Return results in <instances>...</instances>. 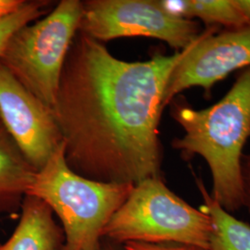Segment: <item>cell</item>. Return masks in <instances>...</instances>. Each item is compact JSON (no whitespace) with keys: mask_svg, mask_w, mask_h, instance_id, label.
Returning <instances> with one entry per match:
<instances>
[{"mask_svg":"<svg viewBox=\"0 0 250 250\" xmlns=\"http://www.w3.org/2000/svg\"><path fill=\"white\" fill-rule=\"evenodd\" d=\"M185 53L125 62L78 32L52 107L68 166L83 177L135 186L161 176L159 125L170 73Z\"/></svg>","mask_w":250,"mask_h":250,"instance_id":"6da1fadb","label":"cell"},{"mask_svg":"<svg viewBox=\"0 0 250 250\" xmlns=\"http://www.w3.org/2000/svg\"><path fill=\"white\" fill-rule=\"evenodd\" d=\"M170 105V116L185 132L171 146L186 160L201 157L211 174V197L231 213L241 208L242 160L250 137V67L210 107L196 109L179 96Z\"/></svg>","mask_w":250,"mask_h":250,"instance_id":"7a4b0ae2","label":"cell"},{"mask_svg":"<svg viewBox=\"0 0 250 250\" xmlns=\"http://www.w3.org/2000/svg\"><path fill=\"white\" fill-rule=\"evenodd\" d=\"M134 186L83 177L68 166L64 143L33 179L26 195L48 206L62 224V250H99L102 233Z\"/></svg>","mask_w":250,"mask_h":250,"instance_id":"3957f363","label":"cell"},{"mask_svg":"<svg viewBox=\"0 0 250 250\" xmlns=\"http://www.w3.org/2000/svg\"><path fill=\"white\" fill-rule=\"evenodd\" d=\"M210 233L209 216L178 197L158 177L134 186L105 227L102 238L120 245L174 243L208 250Z\"/></svg>","mask_w":250,"mask_h":250,"instance_id":"277c9868","label":"cell"},{"mask_svg":"<svg viewBox=\"0 0 250 250\" xmlns=\"http://www.w3.org/2000/svg\"><path fill=\"white\" fill-rule=\"evenodd\" d=\"M82 15V1H61L46 17L18 30L0 57L13 76L51 109Z\"/></svg>","mask_w":250,"mask_h":250,"instance_id":"5b68a950","label":"cell"},{"mask_svg":"<svg viewBox=\"0 0 250 250\" xmlns=\"http://www.w3.org/2000/svg\"><path fill=\"white\" fill-rule=\"evenodd\" d=\"M78 32L99 42L120 37L159 39L182 51L202 35L198 22L166 12L158 0H89L83 2Z\"/></svg>","mask_w":250,"mask_h":250,"instance_id":"8992f818","label":"cell"},{"mask_svg":"<svg viewBox=\"0 0 250 250\" xmlns=\"http://www.w3.org/2000/svg\"><path fill=\"white\" fill-rule=\"evenodd\" d=\"M207 27L197 41L185 49L167 83L163 107L185 90L203 88L207 95L234 71L250 67V26L218 32Z\"/></svg>","mask_w":250,"mask_h":250,"instance_id":"52a82bcc","label":"cell"},{"mask_svg":"<svg viewBox=\"0 0 250 250\" xmlns=\"http://www.w3.org/2000/svg\"><path fill=\"white\" fill-rule=\"evenodd\" d=\"M0 121L36 171L62 143L52 109L28 91L1 62Z\"/></svg>","mask_w":250,"mask_h":250,"instance_id":"ba28073f","label":"cell"},{"mask_svg":"<svg viewBox=\"0 0 250 250\" xmlns=\"http://www.w3.org/2000/svg\"><path fill=\"white\" fill-rule=\"evenodd\" d=\"M20 211L19 224L9 239L0 243V250H62V228L44 201L26 195Z\"/></svg>","mask_w":250,"mask_h":250,"instance_id":"9c48e42d","label":"cell"},{"mask_svg":"<svg viewBox=\"0 0 250 250\" xmlns=\"http://www.w3.org/2000/svg\"><path fill=\"white\" fill-rule=\"evenodd\" d=\"M36 173L0 121V214L21 210Z\"/></svg>","mask_w":250,"mask_h":250,"instance_id":"30bf717a","label":"cell"},{"mask_svg":"<svg viewBox=\"0 0 250 250\" xmlns=\"http://www.w3.org/2000/svg\"><path fill=\"white\" fill-rule=\"evenodd\" d=\"M170 15L195 21L198 19L208 27L223 26L225 30L250 27L234 0H158Z\"/></svg>","mask_w":250,"mask_h":250,"instance_id":"8fae6325","label":"cell"},{"mask_svg":"<svg viewBox=\"0 0 250 250\" xmlns=\"http://www.w3.org/2000/svg\"><path fill=\"white\" fill-rule=\"evenodd\" d=\"M196 184L203 199L200 208L209 216L211 233L208 250H250V225L224 209L206 189L201 179Z\"/></svg>","mask_w":250,"mask_h":250,"instance_id":"7c38bea8","label":"cell"},{"mask_svg":"<svg viewBox=\"0 0 250 250\" xmlns=\"http://www.w3.org/2000/svg\"><path fill=\"white\" fill-rule=\"evenodd\" d=\"M49 1H25L15 12L0 19V57L4 52L9 39L18 30L32 23L46 13Z\"/></svg>","mask_w":250,"mask_h":250,"instance_id":"4fadbf2b","label":"cell"},{"mask_svg":"<svg viewBox=\"0 0 250 250\" xmlns=\"http://www.w3.org/2000/svg\"><path fill=\"white\" fill-rule=\"evenodd\" d=\"M126 250H204L195 246L174 243L150 244L140 242H129L124 245Z\"/></svg>","mask_w":250,"mask_h":250,"instance_id":"5bb4252c","label":"cell"},{"mask_svg":"<svg viewBox=\"0 0 250 250\" xmlns=\"http://www.w3.org/2000/svg\"><path fill=\"white\" fill-rule=\"evenodd\" d=\"M243 207L250 215V154H244L242 160Z\"/></svg>","mask_w":250,"mask_h":250,"instance_id":"9a60e30c","label":"cell"},{"mask_svg":"<svg viewBox=\"0 0 250 250\" xmlns=\"http://www.w3.org/2000/svg\"><path fill=\"white\" fill-rule=\"evenodd\" d=\"M24 3L25 0H0V19L15 12Z\"/></svg>","mask_w":250,"mask_h":250,"instance_id":"2e32d148","label":"cell"},{"mask_svg":"<svg viewBox=\"0 0 250 250\" xmlns=\"http://www.w3.org/2000/svg\"><path fill=\"white\" fill-rule=\"evenodd\" d=\"M234 3L250 26V0H234Z\"/></svg>","mask_w":250,"mask_h":250,"instance_id":"e0dca14e","label":"cell"},{"mask_svg":"<svg viewBox=\"0 0 250 250\" xmlns=\"http://www.w3.org/2000/svg\"><path fill=\"white\" fill-rule=\"evenodd\" d=\"M99 250H126L124 245H120L114 242L109 241L105 238H102Z\"/></svg>","mask_w":250,"mask_h":250,"instance_id":"ac0fdd59","label":"cell"}]
</instances>
